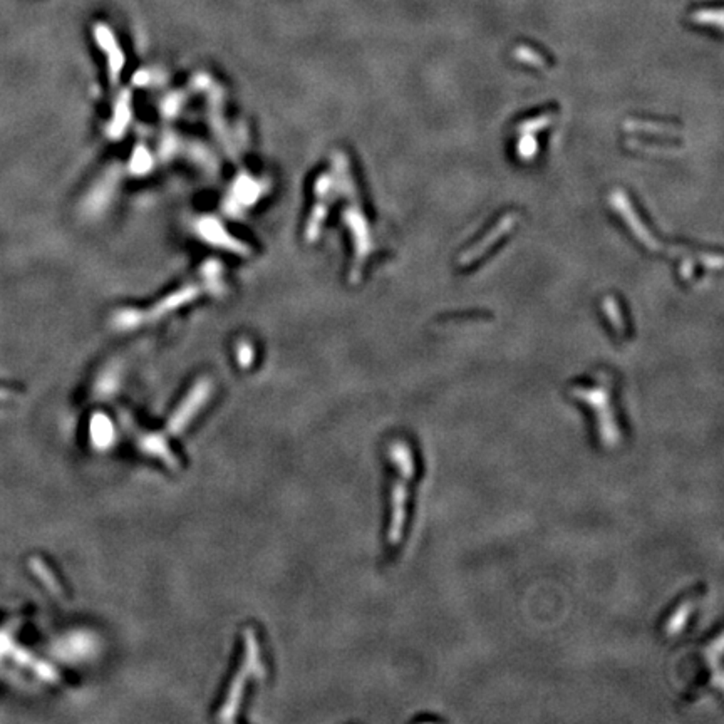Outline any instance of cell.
<instances>
[{
  "instance_id": "1",
  "label": "cell",
  "mask_w": 724,
  "mask_h": 724,
  "mask_svg": "<svg viewBox=\"0 0 724 724\" xmlns=\"http://www.w3.org/2000/svg\"><path fill=\"white\" fill-rule=\"evenodd\" d=\"M567 398L587 413L589 433L601 451L616 453L629 441V426L620 406L619 376L608 367H597L569 382Z\"/></svg>"
},
{
  "instance_id": "2",
  "label": "cell",
  "mask_w": 724,
  "mask_h": 724,
  "mask_svg": "<svg viewBox=\"0 0 724 724\" xmlns=\"http://www.w3.org/2000/svg\"><path fill=\"white\" fill-rule=\"evenodd\" d=\"M386 460L391 467L386 543L389 552L396 553L406 542L414 493L424 477V463L419 446L408 435H396L386 442Z\"/></svg>"
},
{
  "instance_id": "3",
  "label": "cell",
  "mask_w": 724,
  "mask_h": 724,
  "mask_svg": "<svg viewBox=\"0 0 724 724\" xmlns=\"http://www.w3.org/2000/svg\"><path fill=\"white\" fill-rule=\"evenodd\" d=\"M676 664V676L681 679L679 699L691 704L703 693H713L721 698V625L714 629L693 651H686Z\"/></svg>"
},
{
  "instance_id": "4",
  "label": "cell",
  "mask_w": 724,
  "mask_h": 724,
  "mask_svg": "<svg viewBox=\"0 0 724 724\" xmlns=\"http://www.w3.org/2000/svg\"><path fill=\"white\" fill-rule=\"evenodd\" d=\"M706 598V585L696 584L694 587L676 597L669 607L664 611L656 625V633L662 640H676L688 633L696 616L699 614L701 606Z\"/></svg>"
},
{
  "instance_id": "5",
  "label": "cell",
  "mask_w": 724,
  "mask_h": 724,
  "mask_svg": "<svg viewBox=\"0 0 724 724\" xmlns=\"http://www.w3.org/2000/svg\"><path fill=\"white\" fill-rule=\"evenodd\" d=\"M603 312H606L608 324H611L612 332L616 334L617 340H624L629 338V335H627L629 334V325H627L625 319L622 317V308L619 306V301L608 297L606 301V308H603Z\"/></svg>"
}]
</instances>
